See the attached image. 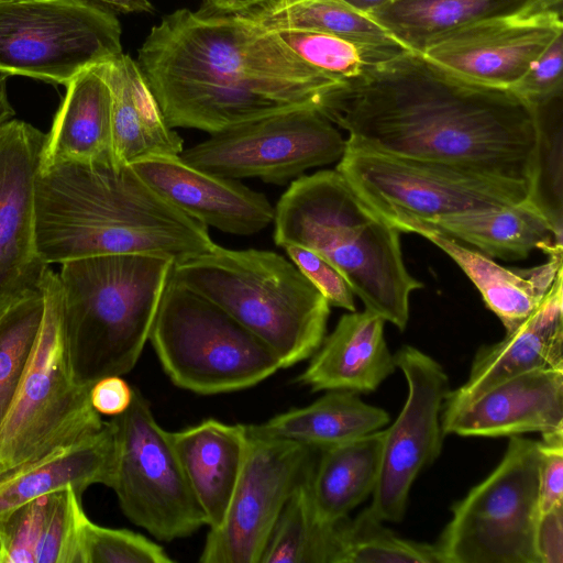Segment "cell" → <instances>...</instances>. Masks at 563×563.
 Listing matches in <instances>:
<instances>
[{
  "label": "cell",
  "mask_w": 563,
  "mask_h": 563,
  "mask_svg": "<svg viewBox=\"0 0 563 563\" xmlns=\"http://www.w3.org/2000/svg\"><path fill=\"white\" fill-rule=\"evenodd\" d=\"M396 228L422 235L448 254L478 289L506 333L523 323L563 277L562 253L548 255V262L538 266L510 268L428 225L405 222Z\"/></svg>",
  "instance_id": "21"
},
{
  "label": "cell",
  "mask_w": 563,
  "mask_h": 563,
  "mask_svg": "<svg viewBox=\"0 0 563 563\" xmlns=\"http://www.w3.org/2000/svg\"><path fill=\"white\" fill-rule=\"evenodd\" d=\"M562 100L563 93L537 103L539 143L529 200L562 234Z\"/></svg>",
  "instance_id": "36"
},
{
  "label": "cell",
  "mask_w": 563,
  "mask_h": 563,
  "mask_svg": "<svg viewBox=\"0 0 563 563\" xmlns=\"http://www.w3.org/2000/svg\"><path fill=\"white\" fill-rule=\"evenodd\" d=\"M560 34L562 11H527L453 29L420 53L467 80L511 89Z\"/></svg>",
  "instance_id": "16"
},
{
  "label": "cell",
  "mask_w": 563,
  "mask_h": 563,
  "mask_svg": "<svg viewBox=\"0 0 563 563\" xmlns=\"http://www.w3.org/2000/svg\"><path fill=\"white\" fill-rule=\"evenodd\" d=\"M290 261L317 287L330 306L355 311L354 292L340 271L319 253L296 244L283 247Z\"/></svg>",
  "instance_id": "40"
},
{
  "label": "cell",
  "mask_w": 563,
  "mask_h": 563,
  "mask_svg": "<svg viewBox=\"0 0 563 563\" xmlns=\"http://www.w3.org/2000/svg\"><path fill=\"white\" fill-rule=\"evenodd\" d=\"M84 2L107 13L119 15L128 13L153 12L148 0H82Z\"/></svg>",
  "instance_id": "46"
},
{
  "label": "cell",
  "mask_w": 563,
  "mask_h": 563,
  "mask_svg": "<svg viewBox=\"0 0 563 563\" xmlns=\"http://www.w3.org/2000/svg\"><path fill=\"white\" fill-rule=\"evenodd\" d=\"M47 496L32 499L0 517L8 563H35Z\"/></svg>",
  "instance_id": "39"
},
{
  "label": "cell",
  "mask_w": 563,
  "mask_h": 563,
  "mask_svg": "<svg viewBox=\"0 0 563 563\" xmlns=\"http://www.w3.org/2000/svg\"><path fill=\"white\" fill-rule=\"evenodd\" d=\"M389 421L386 410L365 402L356 393L328 390L308 406L251 427L266 437L322 450L380 430Z\"/></svg>",
  "instance_id": "29"
},
{
  "label": "cell",
  "mask_w": 563,
  "mask_h": 563,
  "mask_svg": "<svg viewBox=\"0 0 563 563\" xmlns=\"http://www.w3.org/2000/svg\"><path fill=\"white\" fill-rule=\"evenodd\" d=\"M335 169L391 223L509 207L531 195L527 183L349 144Z\"/></svg>",
  "instance_id": "10"
},
{
  "label": "cell",
  "mask_w": 563,
  "mask_h": 563,
  "mask_svg": "<svg viewBox=\"0 0 563 563\" xmlns=\"http://www.w3.org/2000/svg\"><path fill=\"white\" fill-rule=\"evenodd\" d=\"M441 422L444 434L461 437L563 432V368L506 379L463 406L442 410Z\"/></svg>",
  "instance_id": "19"
},
{
  "label": "cell",
  "mask_w": 563,
  "mask_h": 563,
  "mask_svg": "<svg viewBox=\"0 0 563 563\" xmlns=\"http://www.w3.org/2000/svg\"><path fill=\"white\" fill-rule=\"evenodd\" d=\"M405 222L433 228L460 243L476 247L490 258L523 260L536 249L548 255L563 253L562 234L554 230L530 200L504 208L441 217L427 222L399 220L393 224L397 227Z\"/></svg>",
  "instance_id": "27"
},
{
  "label": "cell",
  "mask_w": 563,
  "mask_h": 563,
  "mask_svg": "<svg viewBox=\"0 0 563 563\" xmlns=\"http://www.w3.org/2000/svg\"><path fill=\"white\" fill-rule=\"evenodd\" d=\"M0 563H8L7 550H5V545H4L1 533H0Z\"/></svg>",
  "instance_id": "49"
},
{
  "label": "cell",
  "mask_w": 563,
  "mask_h": 563,
  "mask_svg": "<svg viewBox=\"0 0 563 563\" xmlns=\"http://www.w3.org/2000/svg\"><path fill=\"white\" fill-rule=\"evenodd\" d=\"M97 68L112 97V154L119 164L158 156H178L181 136L170 128L137 63L126 54Z\"/></svg>",
  "instance_id": "23"
},
{
  "label": "cell",
  "mask_w": 563,
  "mask_h": 563,
  "mask_svg": "<svg viewBox=\"0 0 563 563\" xmlns=\"http://www.w3.org/2000/svg\"><path fill=\"white\" fill-rule=\"evenodd\" d=\"M384 430L318 451L310 496L318 517L336 522L375 490L382 463Z\"/></svg>",
  "instance_id": "30"
},
{
  "label": "cell",
  "mask_w": 563,
  "mask_h": 563,
  "mask_svg": "<svg viewBox=\"0 0 563 563\" xmlns=\"http://www.w3.org/2000/svg\"><path fill=\"white\" fill-rule=\"evenodd\" d=\"M80 563H170L165 549L141 533L99 526L87 516L80 526Z\"/></svg>",
  "instance_id": "38"
},
{
  "label": "cell",
  "mask_w": 563,
  "mask_h": 563,
  "mask_svg": "<svg viewBox=\"0 0 563 563\" xmlns=\"http://www.w3.org/2000/svg\"><path fill=\"white\" fill-rule=\"evenodd\" d=\"M134 388L121 376H107L97 380L90 388V402L101 416L117 417L131 405Z\"/></svg>",
  "instance_id": "43"
},
{
  "label": "cell",
  "mask_w": 563,
  "mask_h": 563,
  "mask_svg": "<svg viewBox=\"0 0 563 563\" xmlns=\"http://www.w3.org/2000/svg\"><path fill=\"white\" fill-rule=\"evenodd\" d=\"M285 4L286 0H203L202 9L255 19L277 11Z\"/></svg>",
  "instance_id": "45"
},
{
  "label": "cell",
  "mask_w": 563,
  "mask_h": 563,
  "mask_svg": "<svg viewBox=\"0 0 563 563\" xmlns=\"http://www.w3.org/2000/svg\"><path fill=\"white\" fill-rule=\"evenodd\" d=\"M539 463L540 514L563 505V432L541 435Z\"/></svg>",
  "instance_id": "42"
},
{
  "label": "cell",
  "mask_w": 563,
  "mask_h": 563,
  "mask_svg": "<svg viewBox=\"0 0 563 563\" xmlns=\"http://www.w3.org/2000/svg\"><path fill=\"white\" fill-rule=\"evenodd\" d=\"M385 322L366 309L341 316L297 380L312 391H375L396 369L385 340Z\"/></svg>",
  "instance_id": "22"
},
{
  "label": "cell",
  "mask_w": 563,
  "mask_h": 563,
  "mask_svg": "<svg viewBox=\"0 0 563 563\" xmlns=\"http://www.w3.org/2000/svg\"><path fill=\"white\" fill-rule=\"evenodd\" d=\"M563 34L556 36L511 88L531 104L563 93Z\"/></svg>",
  "instance_id": "41"
},
{
  "label": "cell",
  "mask_w": 563,
  "mask_h": 563,
  "mask_svg": "<svg viewBox=\"0 0 563 563\" xmlns=\"http://www.w3.org/2000/svg\"><path fill=\"white\" fill-rule=\"evenodd\" d=\"M346 139L317 108L285 111L210 134L184 150L188 165L221 177L284 185L303 172L339 162Z\"/></svg>",
  "instance_id": "13"
},
{
  "label": "cell",
  "mask_w": 563,
  "mask_h": 563,
  "mask_svg": "<svg viewBox=\"0 0 563 563\" xmlns=\"http://www.w3.org/2000/svg\"><path fill=\"white\" fill-rule=\"evenodd\" d=\"M122 53L117 15L82 0L0 1V74L66 86Z\"/></svg>",
  "instance_id": "11"
},
{
  "label": "cell",
  "mask_w": 563,
  "mask_h": 563,
  "mask_svg": "<svg viewBox=\"0 0 563 563\" xmlns=\"http://www.w3.org/2000/svg\"><path fill=\"white\" fill-rule=\"evenodd\" d=\"M560 278L542 305L499 342L481 346L467 380L450 391L443 410L463 406L490 387L531 371L563 368V284Z\"/></svg>",
  "instance_id": "20"
},
{
  "label": "cell",
  "mask_w": 563,
  "mask_h": 563,
  "mask_svg": "<svg viewBox=\"0 0 563 563\" xmlns=\"http://www.w3.org/2000/svg\"><path fill=\"white\" fill-rule=\"evenodd\" d=\"M296 1H298V0H286V4H288V3H292V2H296ZM286 4H285V5H286Z\"/></svg>",
  "instance_id": "50"
},
{
  "label": "cell",
  "mask_w": 563,
  "mask_h": 563,
  "mask_svg": "<svg viewBox=\"0 0 563 563\" xmlns=\"http://www.w3.org/2000/svg\"><path fill=\"white\" fill-rule=\"evenodd\" d=\"M80 497L71 487L47 496L35 563H80Z\"/></svg>",
  "instance_id": "37"
},
{
  "label": "cell",
  "mask_w": 563,
  "mask_h": 563,
  "mask_svg": "<svg viewBox=\"0 0 563 563\" xmlns=\"http://www.w3.org/2000/svg\"><path fill=\"white\" fill-rule=\"evenodd\" d=\"M275 32L303 62L339 82L366 75L409 49L401 44H364L308 30Z\"/></svg>",
  "instance_id": "33"
},
{
  "label": "cell",
  "mask_w": 563,
  "mask_h": 563,
  "mask_svg": "<svg viewBox=\"0 0 563 563\" xmlns=\"http://www.w3.org/2000/svg\"><path fill=\"white\" fill-rule=\"evenodd\" d=\"M307 478L285 505L261 563H341L343 520L327 522L316 514Z\"/></svg>",
  "instance_id": "31"
},
{
  "label": "cell",
  "mask_w": 563,
  "mask_h": 563,
  "mask_svg": "<svg viewBox=\"0 0 563 563\" xmlns=\"http://www.w3.org/2000/svg\"><path fill=\"white\" fill-rule=\"evenodd\" d=\"M243 467L221 526L209 529L202 563H261L285 505L312 474L317 449L266 437L246 424Z\"/></svg>",
  "instance_id": "14"
},
{
  "label": "cell",
  "mask_w": 563,
  "mask_h": 563,
  "mask_svg": "<svg viewBox=\"0 0 563 563\" xmlns=\"http://www.w3.org/2000/svg\"><path fill=\"white\" fill-rule=\"evenodd\" d=\"M394 358L408 395L396 420L384 430L379 476L368 507L383 522L404 519L416 478L441 454L445 435L441 416L451 391L442 365L419 349L402 345Z\"/></svg>",
  "instance_id": "15"
},
{
  "label": "cell",
  "mask_w": 563,
  "mask_h": 563,
  "mask_svg": "<svg viewBox=\"0 0 563 563\" xmlns=\"http://www.w3.org/2000/svg\"><path fill=\"white\" fill-rule=\"evenodd\" d=\"M563 0H391L369 13L405 47L421 52L453 29L527 11H562Z\"/></svg>",
  "instance_id": "28"
},
{
  "label": "cell",
  "mask_w": 563,
  "mask_h": 563,
  "mask_svg": "<svg viewBox=\"0 0 563 563\" xmlns=\"http://www.w3.org/2000/svg\"><path fill=\"white\" fill-rule=\"evenodd\" d=\"M342 1L363 13L369 14L371 12L387 4L391 0H342Z\"/></svg>",
  "instance_id": "48"
},
{
  "label": "cell",
  "mask_w": 563,
  "mask_h": 563,
  "mask_svg": "<svg viewBox=\"0 0 563 563\" xmlns=\"http://www.w3.org/2000/svg\"><path fill=\"white\" fill-rule=\"evenodd\" d=\"M46 140L41 166L58 162L113 161L112 97L97 65L66 86Z\"/></svg>",
  "instance_id": "26"
},
{
  "label": "cell",
  "mask_w": 563,
  "mask_h": 563,
  "mask_svg": "<svg viewBox=\"0 0 563 563\" xmlns=\"http://www.w3.org/2000/svg\"><path fill=\"white\" fill-rule=\"evenodd\" d=\"M148 341L172 383L195 394L253 387L282 368L262 340L172 275Z\"/></svg>",
  "instance_id": "8"
},
{
  "label": "cell",
  "mask_w": 563,
  "mask_h": 563,
  "mask_svg": "<svg viewBox=\"0 0 563 563\" xmlns=\"http://www.w3.org/2000/svg\"><path fill=\"white\" fill-rule=\"evenodd\" d=\"M170 437L206 526L218 528L225 518L243 467L246 424L206 419L170 432Z\"/></svg>",
  "instance_id": "24"
},
{
  "label": "cell",
  "mask_w": 563,
  "mask_h": 563,
  "mask_svg": "<svg viewBox=\"0 0 563 563\" xmlns=\"http://www.w3.org/2000/svg\"><path fill=\"white\" fill-rule=\"evenodd\" d=\"M162 197L206 227L252 235L274 221L267 197L238 179L195 168L180 156L151 157L132 164Z\"/></svg>",
  "instance_id": "18"
},
{
  "label": "cell",
  "mask_w": 563,
  "mask_h": 563,
  "mask_svg": "<svg viewBox=\"0 0 563 563\" xmlns=\"http://www.w3.org/2000/svg\"><path fill=\"white\" fill-rule=\"evenodd\" d=\"M46 133L22 120L0 123V313L40 289L35 189Z\"/></svg>",
  "instance_id": "17"
},
{
  "label": "cell",
  "mask_w": 563,
  "mask_h": 563,
  "mask_svg": "<svg viewBox=\"0 0 563 563\" xmlns=\"http://www.w3.org/2000/svg\"><path fill=\"white\" fill-rule=\"evenodd\" d=\"M165 256L129 253L60 264L63 320L76 382L91 388L136 365L172 275Z\"/></svg>",
  "instance_id": "5"
},
{
  "label": "cell",
  "mask_w": 563,
  "mask_h": 563,
  "mask_svg": "<svg viewBox=\"0 0 563 563\" xmlns=\"http://www.w3.org/2000/svg\"><path fill=\"white\" fill-rule=\"evenodd\" d=\"M172 276L262 340L282 368L310 358L325 336L330 303L291 261L275 252L216 244L175 263Z\"/></svg>",
  "instance_id": "6"
},
{
  "label": "cell",
  "mask_w": 563,
  "mask_h": 563,
  "mask_svg": "<svg viewBox=\"0 0 563 563\" xmlns=\"http://www.w3.org/2000/svg\"><path fill=\"white\" fill-rule=\"evenodd\" d=\"M43 312L44 298L37 289L16 299L0 313V427L23 378Z\"/></svg>",
  "instance_id": "34"
},
{
  "label": "cell",
  "mask_w": 563,
  "mask_h": 563,
  "mask_svg": "<svg viewBox=\"0 0 563 563\" xmlns=\"http://www.w3.org/2000/svg\"><path fill=\"white\" fill-rule=\"evenodd\" d=\"M136 63L170 128L209 134L318 109L340 84L257 21L206 9L165 15L151 29Z\"/></svg>",
  "instance_id": "2"
},
{
  "label": "cell",
  "mask_w": 563,
  "mask_h": 563,
  "mask_svg": "<svg viewBox=\"0 0 563 563\" xmlns=\"http://www.w3.org/2000/svg\"><path fill=\"white\" fill-rule=\"evenodd\" d=\"M1 1V0H0Z\"/></svg>",
  "instance_id": "51"
},
{
  "label": "cell",
  "mask_w": 563,
  "mask_h": 563,
  "mask_svg": "<svg viewBox=\"0 0 563 563\" xmlns=\"http://www.w3.org/2000/svg\"><path fill=\"white\" fill-rule=\"evenodd\" d=\"M274 241L308 247L333 264L365 309L404 331L409 298L423 287L408 272L400 231L336 169L294 179L274 208Z\"/></svg>",
  "instance_id": "4"
},
{
  "label": "cell",
  "mask_w": 563,
  "mask_h": 563,
  "mask_svg": "<svg viewBox=\"0 0 563 563\" xmlns=\"http://www.w3.org/2000/svg\"><path fill=\"white\" fill-rule=\"evenodd\" d=\"M115 470L117 440L109 420L97 432L0 477V517L67 487L80 496L95 484L111 488Z\"/></svg>",
  "instance_id": "25"
},
{
  "label": "cell",
  "mask_w": 563,
  "mask_h": 563,
  "mask_svg": "<svg viewBox=\"0 0 563 563\" xmlns=\"http://www.w3.org/2000/svg\"><path fill=\"white\" fill-rule=\"evenodd\" d=\"M35 234L47 265L129 253L178 263L216 245L208 227L168 202L132 165L114 161L41 166Z\"/></svg>",
  "instance_id": "3"
},
{
  "label": "cell",
  "mask_w": 563,
  "mask_h": 563,
  "mask_svg": "<svg viewBox=\"0 0 563 563\" xmlns=\"http://www.w3.org/2000/svg\"><path fill=\"white\" fill-rule=\"evenodd\" d=\"M539 441L510 437L494 471L452 507L434 543L442 563H540Z\"/></svg>",
  "instance_id": "9"
},
{
  "label": "cell",
  "mask_w": 563,
  "mask_h": 563,
  "mask_svg": "<svg viewBox=\"0 0 563 563\" xmlns=\"http://www.w3.org/2000/svg\"><path fill=\"white\" fill-rule=\"evenodd\" d=\"M253 20L271 31L308 30L364 44H401L369 14L342 0H298Z\"/></svg>",
  "instance_id": "32"
},
{
  "label": "cell",
  "mask_w": 563,
  "mask_h": 563,
  "mask_svg": "<svg viewBox=\"0 0 563 563\" xmlns=\"http://www.w3.org/2000/svg\"><path fill=\"white\" fill-rule=\"evenodd\" d=\"M318 110L346 144L453 165L532 187L539 123L534 104L477 84L408 49L329 90Z\"/></svg>",
  "instance_id": "1"
},
{
  "label": "cell",
  "mask_w": 563,
  "mask_h": 563,
  "mask_svg": "<svg viewBox=\"0 0 563 563\" xmlns=\"http://www.w3.org/2000/svg\"><path fill=\"white\" fill-rule=\"evenodd\" d=\"M110 421L117 440L111 488L125 517L159 541L186 538L206 526L170 432L158 424L141 391L134 388L130 407Z\"/></svg>",
  "instance_id": "12"
},
{
  "label": "cell",
  "mask_w": 563,
  "mask_h": 563,
  "mask_svg": "<svg viewBox=\"0 0 563 563\" xmlns=\"http://www.w3.org/2000/svg\"><path fill=\"white\" fill-rule=\"evenodd\" d=\"M40 289L41 328L14 400L0 427V477L97 432L101 416L90 388L73 375L58 274L47 267Z\"/></svg>",
  "instance_id": "7"
},
{
  "label": "cell",
  "mask_w": 563,
  "mask_h": 563,
  "mask_svg": "<svg viewBox=\"0 0 563 563\" xmlns=\"http://www.w3.org/2000/svg\"><path fill=\"white\" fill-rule=\"evenodd\" d=\"M7 78V75L0 74V123L9 121L15 115L8 96Z\"/></svg>",
  "instance_id": "47"
},
{
  "label": "cell",
  "mask_w": 563,
  "mask_h": 563,
  "mask_svg": "<svg viewBox=\"0 0 563 563\" xmlns=\"http://www.w3.org/2000/svg\"><path fill=\"white\" fill-rule=\"evenodd\" d=\"M341 563H442V559L435 544L397 536L367 507L343 520Z\"/></svg>",
  "instance_id": "35"
},
{
  "label": "cell",
  "mask_w": 563,
  "mask_h": 563,
  "mask_svg": "<svg viewBox=\"0 0 563 563\" xmlns=\"http://www.w3.org/2000/svg\"><path fill=\"white\" fill-rule=\"evenodd\" d=\"M536 550L540 563H563V505L540 514Z\"/></svg>",
  "instance_id": "44"
}]
</instances>
